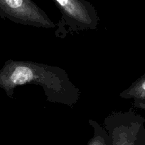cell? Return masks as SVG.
<instances>
[{
  "instance_id": "6da1fadb",
  "label": "cell",
  "mask_w": 145,
  "mask_h": 145,
  "mask_svg": "<svg viewBox=\"0 0 145 145\" xmlns=\"http://www.w3.org/2000/svg\"><path fill=\"white\" fill-rule=\"evenodd\" d=\"M33 83L43 88L48 101L72 106L79 99V89L61 68L34 62L9 60L0 69V88L9 96L16 86Z\"/></svg>"
},
{
  "instance_id": "7a4b0ae2",
  "label": "cell",
  "mask_w": 145,
  "mask_h": 145,
  "mask_svg": "<svg viewBox=\"0 0 145 145\" xmlns=\"http://www.w3.org/2000/svg\"><path fill=\"white\" fill-rule=\"evenodd\" d=\"M144 118L134 112H119L105 120L107 133L112 145H136L138 134L144 126Z\"/></svg>"
},
{
  "instance_id": "3957f363",
  "label": "cell",
  "mask_w": 145,
  "mask_h": 145,
  "mask_svg": "<svg viewBox=\"0 0 145 145\" xmlns=\"http://www.w3.org/2000/svg\"><path fill=\"white\" fill-rule=\"evenodd\" d=\"M0 12L14 22L53 28L55 25L28 0H0Z\"/></svg>"
},
{
  "instance_id": "277c9868",
  "label": "cell",
  "mask_w": 145,
  "mask_h": 145,
  "mask_svg": "<svg viewBox=\"0 0 145 145\" xmlns=\"http://www.w3.org/2000/svg\"><path fill=\"white\" fill-rule=\"evenodd\" d=\"M64 13L72 32L95 29L98 25L96 14L91 12L78 0H56Z\"/></svg>"
},
{
  "instance_id": "5b68a950",
  "label": "cell",
  "mask_w": 145,
  "mask_h": 145,
  "mask_svg": "<svg viewBox=\"0 0 145 145\" xmlns=\"http://www.w3.org/2000/svg\"><path fill=\"white\" fill-rule=\"evenodd\" d=\"M120 96L123 99H132L134 106L145 110V74L122 92Z\"/></svg>"
},
{
  "instance_id": "8992f818",
  "label": "cell",
  "mask_w": 145,
  "mask_h": 145,
  "mask_svg": "<svg viewBox=\"0 0 145 145\" xmlns=\"http://www.w3.org/2000/svg\"><path fill=\"white\" fill-rule=\"evenodd\" d=\"M90 125L93 127V136L87 145H112L109 135L106 130L100 127L96 122L90 120Z\"/></svg>"
},
{
  "instance_id": "52a82bcc",
  "label": "cell",
  "mask_w": 145,
  "mask_h": 145,
  "mask_svg": "<svg viewBox=\"0 0 145 145\" xmlns=\"http://www.w3.org/2000/svg\"><path fill=\"white\" fill-rule=\"evenodd\" d=\"M136 145H145V127L144 126L139 130Z\"/></svg>"
}]
</instances>
